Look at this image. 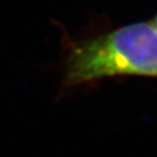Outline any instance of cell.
I'll list each match as a JSON object with an SVG mask.
<instances>
[{
    "label": "cell",
    "instance_id": "6da1fadb",
    "mask_svg": "<svg viewBox=\"0 0 157 157\" xmlns=\"http://www.w3.org/2000/svg\"><path fill=\"white\" fill-rule=\"evenodd\" d=\"M117 75L157 78V29L152 22L125 25L76 45L64 63L62 85Z\"/></svg>",
    "mask_w": 157,
    "mask_h": 157
},
{
    "label": "cell",
    "instance_id": "7a4b0ae2",
    "mask_svg": "<svg viewBox=\"0 0 157 157\" xmlns=\"http://www.w3.org/2000/svg\"><path fill=\"white\" fill-rule=\"evenodd\" d=\"M152 23H153V25L155 26V29H157V14H156V17H154V20L152 21Z\"/></svg>",
    "mask_w": 157,
    "mask_h": 157
}]
</instances>
